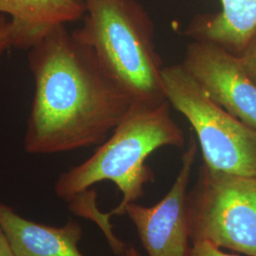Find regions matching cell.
<instances>
[{
  "label": "cell",
  "mask_w": 256,
  "mask_h": 256,
  "mask_svg": "<svg viewBox=\"0 0 256 256\" xmlns=\"http://www.w3.org/2000/svg\"><path fill=\"white\" fill-rule=\"evenodd\" d=\"M28 50L34 95L25 151L50 155L102 144L134 104L131 96L66 25Z\"/></svg>",
  "instance_id": "1"
},
{
  "label": "cell",
  "mask_w": 256,
  "mask_h": 256,
  "mask_svg": "<svg viewBox=\"0 0 256 256\" xmlns=\"http://www.w3.org/2000/svg\"><path fill=\"white\" fill-rule=\"evenodd\" d=\"M184 144V133L172 117L169 102L156 106L133 104L90 158L59 176L55 194L70 202L96 183L111 182L122 198L108 214H126L128 205L142 198L144 186L155 180L146 164L148 156L162 147L182 148Z\"/></svg>",
  "instance_id": "2"
},
{
  "label": "cell",
  "mask_w": 256,
  "mask_h": 256,
  "mask_svg": "<svg viewBox=\"0 0 256 256\" xmlns=\"http://www.w3.org/2000/svg\"><path fill=\"white\" fill-rule=\"evenodd\" d=\"M84 5L82 27L74 36L92 48L134 104L166 101L155 26L144 6L138 0H84Z\"/></svg>",
  "instance_id": "3"
},
{
  "label": "cell",
  "mask_w": 256,
  "mask_h": 256,
  "mask_svg": "<svg viewBox=\"0 0 256 256\" xmlns=\"http://www.w3.org/2000/svg\"><path fill=\"white\" fill-rule=\"evenodd\" d=\"M167 101L190 122L203 164L214 170L256 178V129L210 99L182 64L164 66Z\"/></svg>",
  "instance_id": "4"
},
{
  "label": "cell",
  "mask_w": 256,
  "mask_h": 256,
  "mask_svg": "<svg viewBox=\"0 0 256 256\" xmlns=\"http://www.w3.org/2000/svg\"><path fill=\"white\" fill-rule=\"evenodd\" d=\"M190 240L256 256V178L207 165L188 192Z\"/></svg>",
  "instance_id": "5"
},
{
  "label": "cell",
  "mask_w": 256,
  "mask_h": 256,
  "mask_svg": "<svg viewBox=\"0 0 256 256\" xmlns=\"http://www.w3.org/2000/svg\"><path fill=\"white\" fill-rule=\"evenodd\" d=\"M198 152V140L191 135L180 172L164 196L150 207L133 202L126 209L148 256H190L188 186Z\"/></svg>",
  "instance_id": "6"
},
{
  "label": "cell",
  "mask_w": 256,
  "mask_h": 256,
  "mask_svg": "<svg viewBox=\"0 0 256 256\" xmlns=\"http://www.w3.org/2000/svg\"><path fill=\"white\" fill-rule=\"evenodd\" d=\"M182 66L212 101L256 129V86L239 56L214 43L192 41Z\"/></svg>",
  "instance_id": "7"
},
{
  "label": "cell",
  "mask_w": 256,
  "mask_h": 256,
  "mask_svg": "<svg viewBox=\"0 0 256 256\" xmlns=\"http://www.w3.org/2000/svg\"><path fill=\"white\" fill-rule=\"evenodd\" d=\"M0 226L16 256H84L78 248L82 228L76 221L63 227L40 224L0 202Z\"/></svg>",
  "instance_id": "8"
},
{
  "label": "cell",
  "mask_w": 256,
  "mask_h": 256,
  "mask_svg": "<svg viewBox=\"0 0 256 256\" xmlns=\"http://www.w3.org/2000/svg\"><path fill=\"white\" fill-rule=\"evenodd\" d=\"M14 30V48L30 50L59 25L82 19L84 0H0Z\"/></svg>",
  "instance_id": "9"
},
{
  "label": "cell",
  "mask_w": 256,
  "mask_h": 256,
  "mask_svg": "<svg viewBox=\"0 0 256 256\" xmlns=\"http://www.w3.org/2000/svg\"><path fill=\"white\" fill-rule=\"evenodd\" d=\"M221 10L198 16L185 34L239 55L256 34V0H220Z\"/></svg>",
  "instance_id": "10"
},
{
  "label": "cell",
  "mask_w": 256,
  "mask_h": 256,
  "mask_svg": "<svg viewBox=\"0 0 256 256\" xmlns=\"http://www.w3.org/2000/svg\"><path fill=\"white\" fill-rule=\"evenodd\" d=\"M97 192L95 190H86L81 192L74 200H72L70 203V210L74 214L82 216L86 220H92L95 221L100 227L106 238L110 243V247L114 254L117 256H124L126 250L128 248V245L124 243L122 240L117 238L112 232V225L110 222V214L108 212L104 214L101 212L96 204Z\"/></svg>",
  "instance_id": "11"
},
{
  "label": "cell",
  "mask_w": 256,
  "mask_h": 256,
  "mask_svg": "<svg viewBox=\"0 0 256 256\" xmlns=\"http://www.w3.org/2000/svg\"><path fill=\"white\" fill-rule=\"evenodd\" d=\"M239 57L248 77L256 86V34L248 41Z\"/></svg>",
  "instance_id": "12"
},
{
  "label": "cell",
  "mask_w": 256,
  "mask_h": 256,
  "mask_svg": "<svg viewBox=\"0 0 256 256\" xmlns=\"http://www.w3.org/2000/svg\"><path fill=\"white\" fill-rule=\"evenodd\" d=\"M14 30L10 19L0 14V56L10 48H14Z\"/></svg>",
  "instance_id": "13"
},
{
  "label": "cell",
  "mask_w": 256,
  "mask_h": 256,
  "mask_svg": "<svg viewBox=\"0 0 256 256\" xmlns=\"http://www.w3.org/2000/svg\"><path fill=\"white\" fill-rule=\"evenodd\" d=\"M190 256H239L236 254H229L222 248L216 247L209 242H200L192 244Z\"/></svg>",
  "instance_id": "14"
},
{
  "label": "cell",
  "mask_w": 256,
  "mask_h": 256,
  "mask_svg": "<svg viewBox=\"0 0 256 256\" xmlns=\"http://www.w3.org/2000/svg\"><path fill=\"white\" fill-rule=\"evenodd\" d=\"M0 256H16L4 230L0 226Z\"/></svg>",
  "instance_id": "15"
},
{
  "label": "cell",
  "mask_w": 256,
  "mask_h": 256,
  "mask_svg": "<svg viewBox=\"0 0 256 256\" xmlns=\"http://www.w3.org/2000/svg\"><path fill=\"white\" fill-rule=\"evenodd\" d=\"M122 256H140V254L138 252L136 248L130 246V247H128V248L126 250V252H124V254Z\"/></svg>",
  "instance_id": "16"
}]
</instances>
